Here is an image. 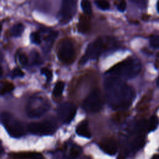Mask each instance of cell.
<instances>
[{"instance_id": "17", "label": "cell", "mask_w": 159, "mask_h": 159, "mask_svg": "<svg viewBox=\"0 0 159 159\" xmlns=\"http://www.w3.org/2000/svg\"><path fill=\"white\" fill-rule=\"evenodd\" d=\"M158 124H159V119L158 117L154 115L150 117L148 122V131L151 132V131L155 130L157 128Z\"/></svg>"}, {"instance_id": "22", "label": "cell", "mask_w": 159, "mask_h": 159, "mask_svg": "<svg viewBox=\"0 0 159 159\" xmlns=\"http://www.w3.org/2000/svg\"><path fill=\"white\" fill-rule=\"evenodd\" d=\"M150 44L155 48H159V35H153L150 38Z\"/></svg>"}, {"instance_id": "25", "label": "cell", "mask_w": 159, "mask_h": 159, "mask_svg": "<svg viewBox=\"0 0 159 159\" xmlns=\"http://www.w3.org/2000/svg\"><path fill=\"white\" fill-rule=\"evenodd\" d=\"M41 73L46 76L47 80L50 81L52 79V72L48 68H43L41 70Z\"/></svg>"}, {"instance_id": "13", "label": "cell", "mask_w": 159, "mask_h": 159, "mask_svg": "<svg viewBox=\"0 0 159 159\" xmlns=\"http://www.w3.org/2000/svg\"><path fill=\"white\" fill-rule=\"evenodd\" d=\"M11 157L14 158H42L43 156L36 152H20L11 154Z\"/></svg>"}, {"instance_id": "6", "label": "cell", "mask_w": 159, "mask_h": 159, "mask_svg": "<svg viewBox=\"0 0 159 159\" xmlns=\"http://www.w3.org/2000/svg\"><path fill=\"white\" fill-rule=\"evenodd\" d=\"M106 43L103 39L99 38L91 43L87 47L84 55L80 60L79 64L84 65L89 59L97 58L104 51Z\"/></svg>"}, {"instance_id": "15", "label": "cell", "mask_w": 159, "mask_h": 159, "mask_svg": "<svg viewBox=\"0 0 159 159\" xmlns=\"http://www.w3.org/2000/svg\"><path fill=\"white\" fill-rule=\"evenodd\" d=\"M65 88V83L63 81H58L54 88H53V96L55 98H58L60 97L63 93V89Z\"/></svg>"}, {"instance_id": "11", "label": "cell", "mask_w": 159, "mask_h": 159, "mask_svg": "<svg viewBox=\"0 0 159 159\" xmlns=\"http://www.w3.org/2000/svg\"><path fill=\"white\" fill-rule=\"evenodd\" d=\"M99 147L104 153L109 155H114L118 149L116 141L111 137H107L101 140L99 143Z\"/></svg>"}, {"instance_id": "16", "label": "cell", "mask_w": 159, "mask_h": 159, "mask_svg": "<svg viewBox=\"0 0 159 159\" xmlns=\"http://www.w3.org/2000/svg\"><path fill=\"white\" fill-rule=\"evenodd\" d=\"M24 29V25L22 24H15L11 29V34L14 37H19L22 34Z\"/></svg>"}, {"instance_id": "20", "label": "cell", "mask_w": 159, "mask_h": 159, "mask_svg": "<svg viewBox=\"0 0 159 159\" xmlns=\"http://www.w3.org/2000/svg\"><path fill=\"white\" fill-rule=\"evenodd\" d=\"M81 152H82L81 148L80 147L74 145L71 148L70 151V154L71 157L76 158L80 155Z\"/></svg>"}, {"instance_id": "35", "label": "cell", "mask_w": 159, "mask_h": 159, "mask_svg": "<svg viewBox=\"0 0 159 159\" xmlns=\"http://www.w3.org/2000/svg\"><path fill=\"white\" fill-rule=\"evenodd\" d=\"M1 30H2V25H1V24L0 23V33H1Z\"/></svg>"}, {"instance_id": "3", "label": "cell", "mask_w": 159, "mask_h": 159, "mask_svg": "<svg viewBox=\"0 0 159 159\" xmlns=\"http://www.w3.org/2000/svg\"><path fill=\"white\" fill-rule=\"evenodd\" d=\"M0 121L11 137L19 138L25 134L22 123L10 112H2L0 114Z\"/></svg>"}, {"instance_id": "5", "label": "cell", "mask_w": 159, "mask_h": 159, "mask_svg": "<svg viewBox=\"0 0 159 159\" xmlns=\"http://www.w3.org/2000/svg\"><path fill=\"white\" fill-rule=\"evenodd\" d=\"M57 56L59 60L64 64L72 63L76 57V52L73 41L69 38L61 39L58 43Z\"/></svg>"}, {"instance_id": "18", "label": "cell", "mask_w": 159, "mask_h": 159, "mask_svg": "<svg viewBox=\"0 0 159 159\" xmlns=\"http://www.w3.org/2000/svg\"><path fill=\"white\" fill-rule=\"evenodd\" d=\"M14 84L9 81H4L2 83V86L0 89V94H4L12 91L14 89Z\"/></svg>"}, {"instance_id": "29", "label": "cell", "mask_w": 159, "mask_h": 159, "mask_svg": "<svg viewBox=\"0 0 159 159\" xmlns=\"http://www.w3.org/2000/svg\"><path fill=\"white\" fill-rule=\"evenodd\" d=\"M152 158H153V159H159V155H155L153 157H152Z\"/></svg>"}, {"instance_id": "1", "label": "cell", "mask_w": 159, "mask_h": 159, "mask_svg": "<svg viewBox=\"0 0 159 159\" xmlns=\"http://www.w3.org/2000/svg\"><path fill=\"white\" fill-rule=\"evenodd\" d=\"M104 89L109 105L114 110L129 108L135 96L134 89L120 78L110 75L104 81Z\"/></svg>"}, {"instance_id": "32", "label": "cell", "mask_w": 159, "mask_h": 159, "mask_svg": "<svg viewBox=\"0 0 159 159\" xmlns=\"http://www.w3.org/2000/svg\"><path fill=\"white\" fill-rule=\"evenodd\" d=\"M157 85L159 86V76H158V78H157Z\"/></svg>"}, {"instance_id": "30", "label": "cell", "mask_w": 159, "mask_h": 159, "mask_svg": "<svg viewBox=\"0 0 159 159\" xmlns=\"http://www.w3.org/2000/svg\"><path fill=\"white\" fill-rule=\"evenodd\" d=\"M2 72H3V71H2V67L0 66V77L2 76Z\"/></svg>"}, {"instance_id": "23", "label": "cell", "mask_w": 159, "mask_h": 159, "mask_svg": "<svg viewBox=\"0 0 159 159\" xmlns=\"http://www.w3.org/2000/svg\"><path fill=\"white\" fill-rule=\"evenodd\" d=\"M18 58H19V60L20 63L22 65V66H25L27 63L28 61V58L25 55V53H19L18 54Z\"/></svg>"}, {"instance_id": "12", "label": "cell", "mask_w": 159, "mask_h": 159, "mask_svg": "<svg viewBox=\"0 0 159 159\" xmlns=\"http://www.w3.org/2000/svg\"><path fill=\"white\" fill-rule=\"evenodd\" d=\"M76 134L81 137L89 139L91 137V132L88 127V122L87 120H84L81 122L76 129Z\"/></svg>"}, {"instance_id": "8", "label": "cell", "mask_w": 159, "mask_h": 159, "mask_svg": "<svg viewBox=\"0 0 159 159\" xmlns=\"http://www.w3.org/2000/svg\"><path fill=\"white\" fill-rule=\"evenodd\" d=\"M56 128L55 123L48 120L30 122L27 126V130L30 133L37 135L52 134L55 131Z\"/></svg>"}, {"instance_id": "10", "label": "cell", "mask_w": 159, "mask_h": 159, "mask_svg": "<svg viewBox=\"0 0 159 159\" xmlns=\"http://www.w3.org/2000/svg\"><path fill=\"white\" fill-rule=\"evenodd\" d=\"M76 112L75 106L69 102L61 104L57 111L58 117L61 122L68 124L74 118Z\"/></svg>"}, {"instance_id": "21", "label": "cell", "mask_w": 159, "mask_h": 159, "mask_svg": "<svg viewBox=\"0 0 159 159\" xmlns=\"http://www.w3.org/2000/svg\"><path fill=\"white\" fill-rule=\"evenodd\" d=\"M94 2L96 5L102 10H107L110 7L109 2L104 0H96Z\"/></svg>"}, {"instance_id": "26", "label": "cell", "mask_w": 159, "mask_h": 159, "mask_svg": "<svg viewBox=\"0 0 159 159\" xmlns=\"http://www.w3.org/2000/svg\"><path fill=\"white\" fill-rule=\"evenodd\" d=\"M24 76V73L19 68H15L12 72V77H22Z\"/></svg>"}, {"instance_id": "7", "label": "cell", "mask_w": 159, "mask_h": 159, "mask_svg": "<svg viewBox=\"0 0 159 159\" xmlns=\"http://www.w3.org/2000/svg\"><path fill=\"white\" fill-rule=\"evenodd\" d=\"M102 106L101 95L98 89H94L83 102V108L88 112H96Z\"/></svg>"}, {"instance_id": "31", "label": "cell", "mask_w": 159, "mask_h": 159, "mask_svg": "<svg viewBox=\"0 0 159 159\" xmlns=\"http://www.w3.org/2000/svg\"><path fill=\"white\" fill-rule=\"evenodd\" d=\"M2 150H3V148H2V147L1 146V145H0V153H2Z\"/></svg>"}, {"instance_id": "19", "label": "cell", "mask_w": 159, "mask_h": 159, "mask_svg": "<svg viewBox=\"0 0 159 159\" xmlns=\"http://www.w3.org/2000/svg\"><path fill=\"white\" fill-rule=\"evenodd\" d=\"M81 7L83 9V12L86 15H90L92 12L91 5L89 0H82L81 1Z\"/></svg>"}, {"instance_id": "27", "label": "cell", "mask_w": 159, "mask_h": 159, "mask_svg": "<svg viewBox=\"0 0 159 159\" xmlns=\"http://www.w3.org/2000/svg\"><path fill=\"white\" fill-rule=\"evenodd\" d=\"M117 8L121 12H123L125 11V9L126 8V2H125V0H121L119 2V3L117 6Z\"/></svg>"}, {"instance_id": "34", "label": "cell", "mask_w": 159, "mask_h": 159, "mask_svg": "<svg viewBox=\"0 0 159 159\" xmlns=\"http://www.w3.org/2000/svg\"><path fill=\"white\" fill-rule=\"evenodd\" d=\"M157 60H158V61L159 62V53H158V54H157Z\"/></svg>"}, {"instance_id": "2", "label": "cell", "mask_w": 159, "mask_h": 159, "mask_svg": "<svg viewBox=\"0 0 159 159\" xmlns=\"http://www.w3.org/2000/svg\"><path fill=\"white\" fill-rule=\"evenodd\" d=\"M140 69L139 60L129 57L113 66L106 73L120 78H132L139 74Z\"/></svg>"}, {"instance_id": "14", "label": "cell", "mask_w": 159, "mask_h": 159, "mask_svg": "<svg viewBox=\"0 0 159 159\" xmlns=\"http://www.w3.org/2000/svg\"><path fill=\"white\" fill-rule=\"evenodd\" d=\"M78 30L81 33H86L89 29V22L87 18L83 17L80 19L78 26Z\"/></svg>"}, {"instance_id": "33", "label": "cell", "mask_w": 159, "mask_h": 159, "mask_svg": "<svg viewBox=\"0 0 159 159\" xmlns=\"http://www.w3.org/2000/svg\"><path fill=\"white\" fill-rule=\"evenodd\" d=\"M157 9H158V11L159 12V1L158 2V4H157Z\"/></svg>"}, {"instance_id": "28", "label": "cell", "mask_w": 159, "mask_h": 159, "mask_svg": "<svg viewBox=\"0 0 159 159\" xmlns=\"http://www.w3.org/2000/svg\"><path fill=\"white\" fill-rule=\"evenodd\" d=\"M133 1L138 4H141V3L143 4L144 2H145V1L144 0H133Z\"/></svg>"}, {"instance_id": "4", "label": "cell", "mask_w": 159, "mask_h": 159, "mask_svg": "<svg viewBox=\"0 0 159 159\" xmlns=\"http://www.w3.org/2000/svg\"><path fill=\"white\" fill-rule=\"evenodd\" d=\"M50 106L48 99L41 96H34L27 104V114L30 118H38L45 114L49 110Z\"/></svg>"}, {"instance_id": "36", "label": "cell", "mask_w": 159, "mask_h": 159, "mask_svg": "<svg viewBox=\"0 0 159 159\" xmlns=\"http://www.w3.org/2000/svg\"><path fill=\"white\" fill-rule=\"evenodd\" d=\"M0 58H1V54H0Z\"/></svg>"}, {"instance_id": "24", "label": "cell", "mask_w": 159, "mask_h": 159, "mask_svg": "<svg viewBox=\"0 0 159 159\" xmlns=\"http://www.w3.org/2000/svg\"><path fill=\"white\" fill-rule=\"evenodd\" d=\"M32 42L35 44H40L41 42L40 36L38 32H33L31 34Z\"/></svg>"}, {"instance_id": "9", "label": "cell", "mask_w": 159, "mask_h": 159, "mask_svg": "<svg viewBox=\"0 0 159 159\" xmlns=\"http://www.w3.org/2000/svg\"><path fill=\"white\" fill-rule=\"evenodd\" d=\"M77 0H62L59 20L62 24L68 23L76 11Z\"/></svg>"}]
</instances>
